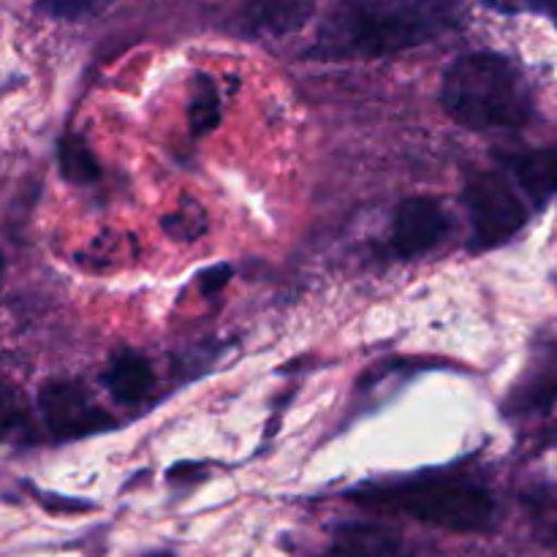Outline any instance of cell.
I'll list each match as a JSON object with an SVG mask.
<instances>
[{
    "instance_id": "9c48e42d",
    "label": "cell",
    "mask_w": 557,
    "mask_h": 557,
    "mask_svg": "<svg viewBox=\"0 0 557 557\" xmlns=\"http://www.w3.org/2000/svg\"><path fill=\"white\" fill-rule=\"evenodd\" d=\"M152 384H156V373H152L150 362L134 351L117 354L103 373V386L120 406L141 403L152 392Z\"/></svg>"
},
{
    "instance_id": "3957f363",
    "label": "cell",
    "mask_w": 557,
    "mask_h": 557,
    "mask_svg": "<svg viewBox=\"0 0 557 557\" xmlns=\"http://www.w3.org/2000/svg\"><path fill=\"white\" fill-rule=\"evenodd\" d=\"M364 504L455 533L484 531L495 517L493 495L473 484H413V487L370 493Z\"/></svg>"
},
{
    "instance_id": "ba28073f",
    "label": "cell",
    "mask_w": 557,
    "mask_h": 557,
    "mask_svg": "<svg viewBox=\"0 0 557 557\" xmlns=\"http://www.w3.org/2000/svg\"><path fill=\"white\" fill-rule=\"evenodd\" d=\"M321 0H243L239 16L250 33L286 36L313 16Z\"/></svg>"
},
{
    "instance_id": "7a4b0ae2",
    "label": "cell",
    "mask_w": 557,
    "mask_h": 557,
    "mask_svg": "<svg viewBox=\"0 0 557 557\" xmlns=\"http://www.w3.org/2000/svg\"><path fill=\"white\" fill-rule=\"evenodd\" d=\"M438 98L446 114L468 131L520 128L533 114L525 74L495 52L457 58L441 79Z\"/></svg>"
},
{
    "instance_id": "9a60e30c",
    "label": "cell",
    "mask_w": 557,
    "mask_h": 557,
    "mask_svg": "<svg viewBox=\"0 0 557 557\" xmlns=\"http://www.w3.org/2000/svg\"><path fill=\"white\" fill-rule=\"evenodd\" d=\"M228 281H232V267L218 264V267H212V270L201 272L199 288H201V294H205V297H212V294L221 292V288L226 286Z\"/></svg>"
},
{
    "instance_id": "e0dca14e",
    "label": "cell",
    "mask_w": 557,
    "mask_h": 557,
    "mask_svg": "<svg viewBox=\"0 0 557 557\" xmlns=\"http://www.w3.org/2000/svg\"><path fill=\"white\" fill-rule=\"evenodd\" d=\"M335 557H337V555H335Z\"/></svg>"
},
{
    "instance_id": "5b68a950",
    "label": "cell",
    "mask_w": 557,
    "mask_h": 557,
    "mask_svg": "<svg viewBox=\"0 0 557 557\" xmlns=\"http://www.w3.org/2000/svg\"><path fill=\"white\" fill-rule=\"evenodd\" d=\"M38 408L58 438H82V435L98 433L112 428V417L90 400L85 389L71 381H49L38 392Z\"/></svg>"
},
{
    "instance_id": "277c9868",
    "label": "cell",
    "mask_w": 557,
    "mask_h": 557,
    "mask_svg": "<svg viewBox=\"0 0 557 557\" xmlns=\"http://www.w3.org/2000/svg\"><path fill=\"white\" fill-rule=\"evenodd\" d=\"M462 205L471 215L476 250L509 243L528 223V205L520 194V185L504 169L473 174L462 188Z\"/></svg>"
},
{
    "instance_id": "7c38bea8",
    "label": "cell",
    "mask_w": 557,
    "mask_h": 557,
    "mask_svg": "<svg viewBox=\"0 0 557 557\" xmlns=\"http://www.w3.org/2000/svg\"><path fill=\"white\" fill-rule=\"evenodd\" d=\"M218 120H221V98H218L215 82L210 76H201L194 101H190V131L196 136H205L215 128Z\"/></svg>"
},
{
    "instance_id": "8fae6325",
    "label": "cell",
    "mask_w": 557,
    "mask_h": 557,
    "mask_svg": "<svg viewBox=\"0 0 557 557\" xmlns=\"http://www.w3.org/2000/svg\"><path fill=\"white\" fill-rule=\"evenodd\" d=\"M58 161H60V172H63V177L69 180V183L85 185V183H92V180H98V174H101V166H98L96 156H92L87 141L79 139V136H63V139H60Z\"/></svg>"
},
{
    "instance_id": "4fadbf2b",
    "label": "cell",
    "mask_w": 557,
    "mask_h": 557,
    "mask_svg": "<svg viewBox=\"0 0 557 557\" xmlns=\"http://www.w3.org/2000/svg\"><path fill=\"white\" fill-rule=\"evenodd\" d=\"M107 3V0H38V11L52 20H76V16H85L90 11H96L98 5Z\"/></svg>"
},
{
    "instance_id": "5bb4252c",
    "label": "cell",
    "mask_w": 557,
    "mask_h": 557,
    "mask_svg": "<svg viewBox=\"0 0 557 557\" xmlns=\"http://www.w3.org/2000/svg\"><path fill=\"white\" fill-rule=\"evenodd\" d=\"M487 9L500 14H520V11H557V0H482Z\"/></svg>"
},
{
    "instance_id": "30bf717a",
    "label": "cell",
    "mask_w": 557,
    "mask_h": 557,
    "mask_svg": "<svg viewBox=\"0 0 557 557\" xmlns=\"http://www.w3.org/2000/svg\"><path fill=\"white\" fill-rule=\"evenodd\" d=\"M400 549V536L389 528L370 525V522H348L335 531L337 557H395Z\"/></svg>"
},
{
    "instance_id": "52a82bcc",
    "label": "cell",
    "mask_w": 557,
    "mask_h": 557,
    "mask_svg": "<svg viewBox=\"0 0 557 557\" xmlns=\"http://www.w3.org/2000/svg\"><path fill=\"white\" fill-rule=\"evenodd\" d=\"M504 172L520 185L536 207H544L557 194V150H520L500 156Z\"/></svg>"
},
{
    "instance_id": "6da1fadb",
    "label": "cell",
    "mask_w": 557,
    "mask_h": 557,
    "mask_svg": "<svg viewBox=\"0 0 557 557\" xmlns=\"http://www.w3.org/2000/svg\"><path fill=\"white\" fill-rule=\"evenodd\" d=\"M462 0H341L321 22L310 58H386L449 30Z\"/></svg>"
},
{
    "instance_id": "8992f818",
    "label": "cell",
    "mask_w": 557,
    "mask_h": 557,
    "mask_svg": "<svg viewBox=\"0 0 557 557\" xmlns=\"http://www.w3.org/2000/svg\"><path fill=\"white\" fill-rule=\"evenodd\" d=\"M449 234V215L433 196H411L395 210L392 248L403 259H417L441 245Z\"/></svg>"
},
{
    "instance_id": "2e32d148",
    "label": "cell",
    "mask_w": 557,
    "mask_h": 557,
    "mask_svg": "<svg viewBox=\"0 0 557 557\" xmlns=\"http://www.w3.org/2000/svg\"><path fill=\"white\" fill-rule=\"evenodd\" d=\"M147 557H169V555H147Z\"/></svg>"
}]
</instances>
